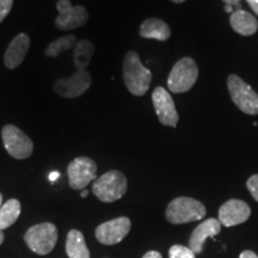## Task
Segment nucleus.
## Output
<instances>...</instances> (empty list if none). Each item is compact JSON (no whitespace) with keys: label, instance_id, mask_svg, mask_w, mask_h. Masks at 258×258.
<instances>
[{"label":"nucleus","instance_id":"nucleus-25","mask_svg":"<svg viewBox=\"0 0 258 258\" xmlns=\"http://www.w3.org/2000/svg\"><path fill=\"white\" fill-rule=\"evenodd\" d=\"M239 258H258V256L253 252V251L246 250V251H243V252H241Z\"/></svg>","mask_w":258,"mask_h":258},{"label":"nucleus","instance_id":"nucleus-6","mask_svg":"<svg viewBox=\"0 0 258 258\" xmlns=\"http://www.w3.org/2000/svg\"><path fill=\"white\" fill-rule=\"evenodd\" d=\"M24 240L31 251L38 254H48L57 241V228L50 222L32 226L24 235Z\"/></svg>","mask_w":258,"mask_h":258},{"label":"nucleus","instance_id":"nucleus-34","mask_svg":"<svg viewBox=\"0 0 258 258\" xmlns=\"http://www.w3.org/2000/svg\"><path fill=\"white\" fill-rule=\"evenodd\" d=\"M2 202H3V196L2 194H0V207H2Z\"/></svg>","mask_w":258,"mask_h":258},{"label":"nucleus","instance_id":"nucleus-1","mask_svg":"<svg viewBox=\"0 0 258 258\" xmlns=\"http://www.w3.org/2000/svg\"><path fill=\"white\" fill-rule=\"evenodd\" d=\"M123 80L129 92L134 96H144L152 80L151 71L144 66L137 51H128L123 59Z\"/></svg>","mask_w":258,"mask_h":258},{"label":"nucleus","instance_id":"nucleus-24","mask_svg":"<svg viewBox=\"0 0 258 258\" xmlns=\"http://www.w3.org/2000/svg\"><path fill=\"white\" fill-rule=\"evenodd\" d=\"M12 5H14V0H0V23L10 14Z\"/></svg>","mask_w":258,"mask_h":258},{"label":"nucleus","instance_id":"nucleus-23","mask_svg":"<svg viewBox=\"0 0 258 258\" xmlns=\"http://www.w3.org/2000/svg\"><path fill=\"white\" fill-rule=\"evenodd\" d=\"M246 186L252 198L258 202V175L251 176L246 182Z\"/></svg>","mask_w":258,"mask_h":258},{"label":"nucleus","instance_id":"nucleus-30","mask_svg":"<svg viewBox=\"0 0 258 258\" xmlns=\"http://www.w3.org/2000/svg\"><path fill=\"white\" fill-rule=\"evenodd\" d=\"M225 11L228 12V14H230V12H232V14H233V6L226 5V6H225Z\"/></svg>","mask_w":258,"mask_h":258},{"label":"nucleus","instance_id":"nucleus-14","mask_svg":"<svg viewBox=\"0 0 258 258\" xmlns=\"http://www.w3.org/2000/svg\"><path fill=\"white\" fill-rule=\"evenodd\" d=\"M221 224L218 219L211 218L201 222L198 227L194 230L190 235L189 239V247L191 249L195 254L201 253L203 250V244L208 238L215 237V235L220 233Z\"/></svg>","mask_w":258,"mask_h":258},{"label":"nucleus","instance_id":"nucleus-2","mask_svg":"<svg viewBox=\"0 0 258 258\" xmlns=\"http://www.w3.org/2000/svg\"><path fill=\"white\" fill-rule=\"evenodd\" d=\"M127 178L117 170H111L95 179L92 184V192L102 202H115L127 191Z\"/></svg>","mask_w":258,"mask_h":258},{"label":"nucleus","instance_id":"nucleus-15","mask_svg":"<svg viewBox=\"0 0 258 258\" xmlns=\"http://www.w3.org/2000/svg\"><path fill=\"white\" fill-rule=\"evenodd\" d=\"M30 48V38L27 34H19L9 44L5 51L4 63L6 69L15 70L23 62Z\"/></svg>","mask_w":258,"mask_h":258},{"label":"nucleus","instance_id":"nucleus-10","mask_svg":"<svg viewBox=\"0 0 258 258\" xmlns=\"http://www.w3.org/2000/svg\"><path fill=\"white\" fill-rule=\"evenodd\" d=\"M152 101L160 123L167 127H177L179 116L170 92L161 86H158L152 93Z\"/></svg>","mask_w":258,"mask_h":258},{"label":"nucleus","instance_id":"nucleus-12","mask_svg":"<svg viewBox=\"0 0 258 258\" xmlns=\"http://www.w3.org/2000/svg\"><path fill=\"white\" fill-rule=\"evenodd\" d=\"M132 227L128 218L121 217L99 225L96 230V238L104 245H115L127 237Z\"/></svg>","mask_w":258,"mask_h":258},{"label":"nucleus","instance_id":"nucleus-27","mask_svg":"<svg viewBox=\"0 0 258 258\" xmlns=\"http://www.w3.org/2000/svg\"><path fill=\"white\" fill-rule=\"evenodd\" d=\"M249 3V5L251 6V9L253 10V12L258 16V0H246Z\"/></svg>","mask_w":258,"mask_h":258},{"label":"nucleus","instance_id":"nucleus-18","mask_svg":"<svg viewBox=\"0 0 258 258\" xmlns=\"http://www.w3.org/2000/svg\"><path fill=\"white\" fill-rule=\"evenodd\" d=\"M66 252L70 258H90V251L86 246L85 238L78 230H72L67 234Z\"/></svg>","mask_w":258,"mask_h":258},{"label":"nucleus","instance_id":"nucleus-33","mask_svg":"<svg viewBox=\"0 0 258 258\" xmlns=\"http://www.w3.org/2000/svg\"><path fill=\"white\" fill-rule=\"evenodd\" d=\"M171 2L176 3V4H180V3H184L185 0H171Z\"/></svg>","mask_w":258,"mask_h":258},{"label":"nucleus","instance_id":"nucleus-22","mask_svg":"<svg viewBox=\"0 0 258 258\" xmlns=\"http://www.w3.org/2000/svg\"><path fill=\"white\" fill-rule=\"evenodd\" d=\"M169 258H196V254L190 247L173 245L169 250Z\"/></svg>","mask_w":258,"mask_h":258},{"label":"nucleus","instance_id":"nucleus-17","mask_svg":"<svg viewBox=\"0 0 258 258\" xmlns=\"http://www.w3.org/2000/svg\"><path fill=\"white\" fill-rule=\"evenodd\" d=\"M140 35L144 38H154L158 41H166L171 36V30L165 22L158 18H148L141 24Z\"/></svg>","mask_w":258,"mask_h":258},{"label":"nucleus","instance_id":"nucleus-16","mask_svg":"<svg viewBox=\"0 0 258 258\" xmlns=\"http://www.w3.org/2000/svg\"><path fill=\"white\" fill-rule=\"evenodd\" d=\"M230 23L235 32L243 36H251L258 30V22L254 16L244 10H237L231 15Z\"/></svg>","mask_w":258,"mask_h":258},{"label":"nucleus","instance_id":"nucleus-13","mask_svg":"<svg viewBox=\"0 0 258 258\" xmlns=\"http://www.w3.org/2000/svg\"><path fill=\"white\" fill-rule=\"evenodd\" d=\"M251 209L241 200H228L219 209V221L222 226L232 227L243 224L250 218Z\"/></svg>","mask_w":258,"mask_h":258},{"label":"nucleus","instance_id":"nucleus-32","mask_svg":"<svg viewBox=\"0 0 258 258\" xmlns=\"http://www.w3.org/2000/svg\"><path fill=\"white\" fill-rule=\"evenodd\" d=\"M3 241H4V232H3V230H0V245L3 244Z\"/></svg>","mask_w":258,"mask_h":258},{"label":"nucleus","instance_id":"nucleus-21","mask_svg":"<svg viewBox=\"0 0 258 258\" xmlns=\"http://www.w3.org/2000/svg\"><path fill=\"white\" fill-rule=\"evenodd\" d=\"M77 42L78 41H77V37L74 35H66V36L57 38V40L53 41L48 46L46 49V55L49 57H56L61 53H63V51L70 50L76 47Z\"/></svg>","mask_w":258,"mask_h":258},{"label":"nucleus","instance_id":"nucleus-31","mask_svg":"<svg viewBox=\"0 0 258 258\" xmlns=\"http://www.w3.org/2000/svg\"><path fill=\"white\" fill-rule=\"evenodd\" d=\"M88 195H89V190L86 189H83L82 192H80V196H82V198H86Z\"/></svg>","mask_w":258,"mask_h":258},{"label":"nucleus","instance_id":"nucleus-5","mask_svg":"<svg viewBox=\"0 0 258 258\" xmlns=\"http://www.w3.org/2000/svg\"><path fill=\"white\" fill-rule=\"evenodd\" d=\"M227 88L232 101L247 115H258V93L235 74L227 78Z\"/></svg>","mask_w":258,"mask_h":258},{"label":"nucleus","instance_id":"nucleus-7","mask_svg":"<svg viewBox=\"0 0 258 258\" xmlns=\"http://www.w3.org/2000/svg\"><path fill=\"white\" fill-rule=\"evenodd\" d=\"M5 150L16 159H27L34 152V143L31 139L14 124H8L2 132Z\"/></svg>","mask_w":258,"mask_h":258},{"label":"nucleus","instance_id":"nucleus-19","mask_svg":"<svg viewBox=\"0 0 258 258\" xmlns=\"http://www.w3.org/2000/svg\"><path fill=\"white\" fill-rule=\"evenodd\" d=\"M73 54L77 71H86L95 54V46L89 40H80L77 42Z\"/></svg>","mask_w":258,"mask_h":258},{"label":"nucleus","instance_id":"nucleus-4","mask_svg":"<svg viewBox=\"0 0 258 258\" xmlns=\"http://www.w3.org/2000/svg\"><path fill=\"white\" fill-rule=\"evenodd\" d=\"M199 77L198 64L191 57H183L176 62L167 79V88L173 93H184L195 85Z\"/></svg>","mask_w":258,"mask_h":258},{"label":"nucleus","instance_id":"nucleus-29","mask_svg":"<svg viewBox=\"0 0 258 258\" xmlns=\"http://www.w3.org/2000/svg\"><path fill=\"white\" fill-rule=\"evenodd\" d=\"M60 177V173L57 172V171H53V172L49 173V180L50 182H54V180H56L57 178Z\"/></svg>","mask_w":258,"mask_h":258},{"label":"nucleus","instance_id":"nucleus-28","mask_svg":"<svg viewBox=\"0 0 258 258\" xmlns=\"http://www.w3.org/2000/svg\"><path fill=\"white\" fill-rule=\"evenodd\" d=\"M226 5H231V6H240V0H222Z\"/></svg>","mask_w":258,"mask_h":258},{"label":"nucleus","instance_id":"nucleus-20","mask_svg":"<svg viewBox=\"0 0 258 258\" xmlns=\"http://www.w3.org/2000/svg\"><path fill=\"white\" fill-rule=\"evenodd\" d=\"M21 215V202L16 199L9 200L0 207V230L9 228Z\"/></svg>","mask_w":258,"mask_h":258},{"label":"nucleus","instance_id":"nucleus-9","mask_svg":"<svg viewBox=\"0 0 258 258\" xmlns=\"http://www.w3.org/2000/svg\"><path fill=\"white\" fill-rule=\"evenodd\" d=\"M97 165L91 158L78 157L70 163L67 173L71 188L83 190L96 178Z\"/></svg>","mask_w":258,"mask_h":258},{"label":"nucleus","instance_id":"nucleus-11","mask_svg":"<svg viewBox=\"0 0 258 258\" xmlns=\"http://www.w3.org/2000/svg\"><path fill=\"white\" fill-rule=\"evenodd\" d=\"M91 85V76L88 71H77L70 78L57 79L54 83V91L64 98H76L88 91Z\"/></svg>","mask_w":258,"mask_h":258},{"label":"nucleus","instance_id":"nucleus-3","mask_svg":"<svg viewBox=\"0 0 258 258\" xmlns=\"http://www.w3.org/2000/svg\"><path fill=\"white\" fill-rule=\"evenodd\" d=\"M165 215L170 224H186V222L201 220L206 215V207L198 200L182 196L169 203Z\"/></svg>","mask_w":258,"mask_h":258},{"label":"nucleus","instance_id":"nucleus-26","mask_svg":"<svg viewBox=\"0 0 258 258\" xmlns=\"http://www.w3.org/2000/svg\"><path fill=\"white\" fill-rule=\"evenodd\" d=\"M143 258H163V257H161V254L159 252H157V251H150V252L145 253Z\"/></svg>","mask_w":258,"mask_h":258},{"label":"nucleus","instance_id":"nucleus-8","mask_svg":"<svg viewBox=\"0 0 258 258\" xmlns=\"http://www.w3.org/2000/svg\"><path fill=\"white\" fill-rule=\"evenodd\" d=\"M59 16L55 19V27L59 30H73L85 25L89 14L83 5H72L70 0H59L56 4Z\"/></svg>","mask_w":258,"mask_h":258}]
</instances>
